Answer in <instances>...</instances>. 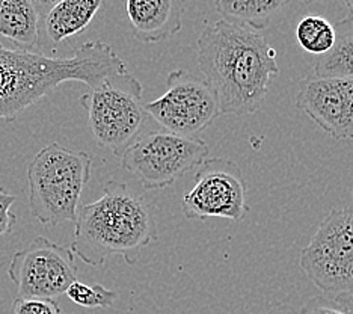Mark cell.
I'll list each match as a JSON object with an SVG mask.
<instances>
[{
    "label": "cell",
    "mask_w": 353,
    "mask_h": 314,
    "mask_svg": "<svg viewBox=\"0 0 353 314\" xmlns=\"http://www.w3.org/2000/svg\"><path fill=\"white\" fill-rule=\"evenodd\" d=\"M198 67L218 97L221 115H252L266 101L279 67L256 30L227 20L207 21L198 38Z\"/></svg>",
    "instance_id": "obj_1"
},
{
    "label": "cell",
    "mask_w": 353,
    "mask_h": 314,
    "mask_svg": "<svg viewBox=\"0 0 353 314\" xmlns=\"http://www.w3.org/2000/svg\"><path fill=\"white\" fill-rule=\"evenodd\" d=\"M125 71L124 59L103 41H88L68 58H50L0 44V119L14 121L65 82H82L91 90Z\"/></svg>",
    "instance_id": "obj_2"
},
{
    "label": "cell",
    "mask_w": 353,
    "mask_h": 314,
    "mask_svg": "<svg viewBox=\"0 0 353 314\" xmlns=\"http://www.w3.org/2000/svg\"><path fill=\"white\" fill-rule=\"evenodd\" d=\"M74 224L71 251L94 268L112 255H121L133 266L139 262L142 249L159 239L148 201L118 180L108 181L97 201L79 207Z\"/></svg>",
    "instance_id": "obj_3"
},
{
    "label": "cell",
    "mask_w": 353,
    "mask_h": 314,
    "mask_svg": "<svg viewBox=\"0 0 353 314\" xmlns=\"http://www.w3.org/2000/svg\"><path fill=\"white\" fill-rule=\"evenodd\" d=\"M92 157L52 142L28 168L29 207L44 225L76 222L80 197L91 179Z\"/></svg>",
    "instance_id": "obj_4"
},
{
    "label": "cell",
    "mask_w": 353,
    "mask_h": 314,
    "mask_svg": "<svg viewBox=\"0 0 353 314\" xmlns=\"http://www.w3.org/2000/svg\"><path fill=\"white\" fill-rule=\"evenodd\" d=\"M94 139L121 157L132 147L148 114L142 103V85L130 71L112 76L82 95Z\"/></svg>",
    "instance_id": "obj_5"
},
{
    "label": "cell",
    "mask_w": 353,
    "mask_h": 314,
    "mask_svg": "<svg viewBox=\"0 0 353 314\" xmlns=\"http://www.w3.org/2000/svg\"><path fill=\"white\" fill-rule=\"evenodd\" d=\"M210 147L199 138H188L166 130L139 136L121 159V166L133 174L145 190L171 186L208 159Z\"/></svg>",
    "instance_id": "obj_6"
},
{
    "label": "cell",
    "mask_w": 353,
    "mask_h": 314,
    "mask_svg": "<svg viewBox=\"0 0 353 314\" xmlns=\"http://www.w3.org/2000/svg\"><path fill=\"white\" fill-rule=\"evenodd\" d=\"M301 269L325 293L353 290V208H334L301 253Z\"/></svg>",
    "instance_id": "obj_7"
},
{
    "label": "cell",
    "mask_w": 353,
    "mask_h": 314,
    "mask_svg": "<svg viewBox=\"0 0 353 314\" xmlns=\"http://www.w3.org/2000/svg\"><path fill=\"white\" fill-rule=\"evenodd\" d=\"M145 112L163 130L196 138L221 115V108L204 77L188 70H175L166 77V91L145 103Z\"/></svg>",
    "instance_id": "obj_8"
},
{
    "label": "cell",
    "mask_w": 353,
    "mask_h": 314,
    "mask_svg": "<svg viewBox=\"0 0 353 314\" xmlns=\"http://www.w3.org/2000/svg\"><path fill=\"white\" fill-rule=\"evenodd\" d=\"M248 186L240 166L230 159H205L198 168L195 184L181 199V212L189 221L225 217L240 222L250 212Z\"/></svg>",
    "instance_id": "obj_9"
},
{
    "label": "cell",
    "mask_w": 353,
    "mask_h": 314,
    "mask_svg": "<svg viewBox=\"0 0 353 314\" xmlns=\"http://www.w3.org/2000/svg\"><path fill=\"white\" fill-rule=\"evenodd\" d=\"M71 248L38 236L15 253L8 277L17 287L19 297L54 300L77 279V266Z\"/></svg>",
    "instance_id": "obj_10"
},
{
    "label": "cell",
    "mask_w": 353,
    "mask_h": 314,
    "mask_svg": "<svg viewBox=\"0 0 353 314\" xmlns=\"http://www.w3.org/2000/svg\"><path fill=\"white\" fill-rule=\"evenodd\" d=\"M296 106L336 141H353V79L305 76Z\"/></svg>",
    "instance_id": "obj_11"
},
{
    "label": "cell",
    "mask_w": 353,
    "mask_h": 314,
    "mask_svg": "<svg viewBox=\"0 0 353 314\" xmlns=\"http://www.w3.org/2000/svg\"><path fill=\"white\" fill-rule=\"evenodd\" d=\"M125 11L133 37L154 44L181 30L184 0H125Z\"/></svg>",
    "instance_id": "obj_12"
},
{
    "label": "cell",
    "mask_w": 353,
    "mask_h": 314,
    "mask_svg": "<svg viewBox=\"0 0 353 314\" xmlns=\"http://www.w3.org/2000/svg\"><path fill=\"white\" fill-rule=\"evenodd\" d=\"M106 0H61L39 20L38 47L59 46L90 28Z\"/></svg>",
    "instance_id": "obj_13"
},
{
    "label": "cell",
    "mask_w": 353,
    "mask_h": 314,
    "mask_svg": "<svg viewBox=\"0 0 353 314\" xmlns=\"http://www.w3.org/2000/svg\"><path fill=\"white\" fill-rule=\"evenodd\" d=\"M0 37L11 39L20 50L38 46L39 17L29 0H0Z\"/></svg>",
    "instance_id": "obj_14"
},
{
    "label": "cell",
    "mask_w": 353,
    "mask_h": 314,
    "mask_svg": "<svg viewBox=\"0 0 353 314\" xmlns=\"http://www.w3.org/2000/svg\"><path fill=\"white\" fill-rule=\"evenodd\" d=\"M292 0H214L223 20L250 29H266Z\"/></svg>",
    "instance_id": "obj_15"
},
{
    "label": "cell",
    "mask_w": 353,
    "mask_h": 314,
    "mask_svg": "<svg viewBox=\"0 0 353 314\" xmlns=\"http://www.w3.org/2000/svg\"><path fill=\"white\" fill-rule=\"evenodd\" d=\"M312 75L353 79V14L336 23L335 44L326 55L319 56Z\"/></svg>",
    "instance_id": "obj_16"
},
{
    "label": "cell",
    "mask_w": 353,
    "mask_h": 314,
    "mask_svg": "<svg viewBox=\"0 0 353 314\" xmlns=\"http://www.w3.org/2000/svg\"><path fill=\"white\" fill-rule=\"evenodd\" d=\"M296 39L307 53L323 56L335 44V26L320 15H308L298 23Z\"/></svg>",
    "instance_id": "obj_17"
},
{
    "label": "cell",
    "mask_w": 353,
    "mask_h": 314,
    "mask_svg": "<svg viewBox=\"0 0 353 314\" xmlns=\"http://www.w3.org/2000/svg\"><path fill=\"white\" fill-rule=\"evenodd\" d=\"M65 295L74 304L85 308H108L117 301V293L114 290L106 288L101 284H85L80 281H74L67 288Z\"/></svg>",
    "instance_id": "obj_18"
},
{
    "label": "cell",
    "mask_w": 353,
    "mask_h": 314,
    "mask_svg": "<svg viewBox=\"0 0 353 314\" xmlns=\"http://www.w3.org/2000/svg\"><path fill=\"white\" fill-rule=\"evenodd\" d=\"M12 314H62V311L54 300L17 297L12 304Z\"/></svg>",
    "instance_id": "obj_19"
},
{
    "label": "cell",
    "mask_w": 353,
    "mask_h": 314,
    "mask_svg": "<svg viewBox=\"0 0 353 314\" xmlns=\"http://www.w3.org/2000/svg\"><path fill=\"white\" fill-rule=\"evenodd\" d=\"M15 201H17V197L14 193L0 186V236L10 235L17 222V216L11 212Z\"/></svg>",
    "instance_id": "obj_20"
},
{
    "label": "cell",
    "mask_w": 353,
    "mask_h": 314,
    "mask_svg": "<svg viewBox=\"0 0 353 314\" xmlns=\"http://www.w3.org/2000/svg\"><path fill=\"white\" fill-rule=\"evenodd\" d=\"M299 314H350L344 308H341L339 304L326 300L323 296L311 297L310 301L302 305Z\"/></svg>",
    "instance_id": "obj_21"
},
{
    "label": "cell",
    "mask_w": 353,
    "mask_h": 314,
    "mask_svg": "<svg viewBox=\"0 0 353 314\" xmlns=\"http://www.w3.org/2000/svg\"><path fill=\"white\" fill-rule=\"evenodd\" d=\"M29 2L32 3V6L35 8L38 17H39V20H41L56 3L61 2V0H29Z\"/></svg>",
    "instance_id": "obj_22"
},
{
    "label": "cell",
    "mask_w": 353,
    "mask_h": 314,
    "mask_svg": "<svg viewBox=\"0 0 353 314\" xmlns=\"http://www.w3.org/2000/svg\"><path fill=\"white\" fill-rule=\"evenodd\" d=\"M334 302L339 304L340 307L346 310L347 313L353 314V290L352 292H344V293L335 295Z\"/></svg>",
    "instance_id": "obj_23"
},
{
    "label": "cell",
    "mask_w": 353,
    "mask_h": 314,
    "mask_svg": "<svg viewBox=\"0 0 353 314\" xmlns=\"http://www.w3.org/2000/svg\"><path fill=\"white\" fill-rule=\"evenodd\" d=\"M343 2L347 5V8L350 10V14H353V0H343Z\"/></svg>",
    "instance_id": "obj_24"
},
{
    "label": "cell",
    "mask_w": 353,
    "mask_h": 314,
    "mask_svg": "<svg viewBox=\"0 0 353 314\" xmlns=\"http://www.w3.org/2000/svg\"><path fill=\"white\" fill-rule=\"evenodd\" d=\"M302 3H314V2H320V0H299Z\"/></svg>",
    "instance_id": "obj_25"
},
{
    "label": "cell",
    "mask_w": 353,
    "mask_h": 314,
    "mask_svg": "<svg viewBox=\"0 0 353 314\" xmlns=\"http://www.w3.org/2000/svg\"><path fill=\"white\" fill-rule=\"evenodd\" d=\"M352 198H353V193H352Z\"/></svg>",
    "instance_id": "obj_26"
}]
</instances>
